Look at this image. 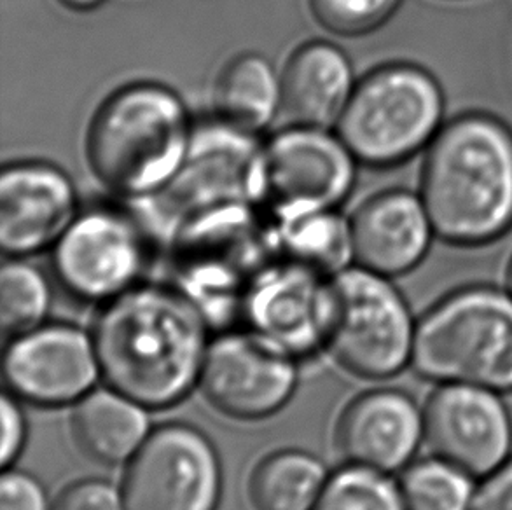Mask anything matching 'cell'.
I'll return each instance as SVG.
<instances>
[{
	"label": "cell",
	"mask_w": 512,
	"mask_h": 510,
	"mask_svg": "<svg viewBox=\"0 0 512 510\" xmlns=\"http://www.w3.org/2000/svg\"><path fill=\"white\" fill-rule=\"evenodd\" d=\"M207 320L179 290L140 282L102 303L91 339L100 378L146 409L186 399L208 350Z\"/></svg>",
	"instance_id": "obj_1"
},
{
	"label": "cell",
	"mask_w": 512,
	"mask_h": 510,
	"mask_svg": "<svg viewBox=\"0 0 512 510\" xmlns=\"http://www.w3.org/2000/svg\"><path fill=\"white\" fill-rule=\"evenodd\" d=\"M420 196L443 242L499 240L512 228V131L488 114L451 119L427 147Z\"/></svg>",
	"instance_id": "obj_2"
},
{
	"label": "cell",
	"mask_w": 512,
	"mask_h": 510,
	"mask_svg": "<svg viewBox=\"0 0 512 510\" xmlns=\"http://www.w3.org/2000/svg\"><path fill=\"white\" fill-rule=\"evenodd\" d=\"M193 131V119L177 91L151 81L126 84L93 114L84 156L109 193L128 203L147 200L179 173Z\"/></svg>",
	"instance_id": "obj_3"
},
{
	"label": "cell",
	"mask_w": 512,
	"mask_h": 510,
	"mask_svg": "<svg viewBox=\"0 0 512 510\" xmlns=\"http://www.w3.org/2000/svg\"><path fill=\"white\" fill-rule=\"evenodd\" d=\"M443 385L512 392V294L469 287L444 297L415 327L411 360Z\"/></svg>",
	"instance_id": "obj_4"
},
{
	"label": "cell",
	"mask_w": 512,
	"mask_h": 510,
	"mask_svg": "<svg viewBox=\"0 0 512 510\" xmlns=\"http://www.w3.org/2000/svg\"><path fill=\"white\" fill-rule=\"evenodd\" d=\"M263 145L256 133L219 118L194 125L193 140L179 173L160 194L133 201L151 242L163 245L194 215L233 205H261Z\"/></svg>",
	"instance_id": "obj_5"
},
{
	"label": "cell",
	"mask_w": 512,
	"mask_h": 510,
	"mask_svg": "<svg viewBox=\"0 0 512 510\" xmlns=\"http://www.w3.org/2000/svg\"><path fill=\"white\" fill-rule=\"evenodd\" d=\"M443 121L434 76L413 63H387L357 81L336 133L362 165L390 168L427 151Z\"/></svg>",
	"instance_id": "obj_6"
},
{
	"label": "cell",
	"mask_w": 512,
	"mask_h": 510,
	"mask_svg": "<svg viewBox=\"0 0 512 510\" xmlns=\"http://www.w3.org/2000/svg\"><path fill=\"white\" fill-rule=\"evenodd\" d=\"M326 348L353 376L385 380L411 360L415 325L388 276L350 264L329 278Z\"/></svg>",
	"instance_id": "obj_7"
},
{
	"label": "cell",
	"mask_w": 512,
	"mask_h": 510,
	"mask_svg": "<svg viewBox=\"0 0 512 510\" xmlns=\"http://www.w3.org/2000/svg\"><path fill=\"white\" fill-rule=\"evenodd\" d=\"M357 163L331 128L289 125L264 142L261 205L275 222L338 210L352 194Z\"/></svg>",
	"instance_id": "obj_8"
},
{
	"label": "cell",
	"mask_w": 512,
	"mask_h": 510,
	"mask_svg": "<svg viewBox=\"0 0 512 510\" xmlns=\"http://www.w3.org/2000/svg\"><path fill=\"white\" fill-rule=\"evenodd\" d=\"M151 247L137 215L123 208H88L53 247V268L70 296L105 303L142 282L153 259Z\"/></svg>",
	"instance_id": "obj_9"
},
{
	"label": "cell",
	"mask_w": 512,
	"mask_h": 510,
	"mask_svg": "<svg viewBox=\"0 0 512 510\" xmlns=\"http://www.w3.org/2000/svg\"><path fill=\"white\" fill-rule=\"evenodd\" d=\"M126 510H217L221 460L212 441L186 423L153 430L123 479Z\"/></svg>",
	"instance_id": "obj_10"
},
{
	"label": "cell",
	"mask_w": 512,
	"mask_h": 510,
	"mask_svg": "<svg viewBox=\"0 0 512 510\" xmlns=\"http://www.w3.org/2000/svg\"><path fill=\"white\" fill-rule=\"evenodd\" d=\"M201 392L235 420H263L291 400L298 385L296 359L254 332H224L208 345Z\"/></svg>",
	"instance_id": "obj_11"
},
{
	"label": "cell",
	"mask_w": 512,
	"mask_h": 510,
	"mask_svg": "<svg viewBox=\"0 0 512 510\" xmlns=\"http://www.w3.org/2000/svg\"><path fill=\"white\" fill-rule=\"evenodd\" d=\"M329 278L282 257L273 259L250 285L242 329L277 345L296 360L312 357L327 345Z\"/></svg>",
	"instance_id": "obj_12"
},
{
	"label": "cell",
	"mask_w": 512,
	"mask_h": 510,
	"mask_svg": "<svg viewBox=\"0 0 512 510\" xmlns=\"http://www.w3.org/2000/svg\"><path fill=\"white\" fill-rule=\"evenodd\" d=\"M4 381L34 406L74 404L100 378L93 339L69 324H42L16 334L4 352Z\"/></svg>",
	"instance_id": "obj_13"
},
{
	"label": "cell",
	"mask_w": 512,
	"mask_h": 510,
	"mask_svg": "<svg viewBox=\"0 0 512 510\" xmlns=\"http://www.w3.org/2000/svg\"><path fill=\"white\" fill-rule=\"evenodd\" d=\"M76 184L42 159L7 163L0 173V249L28 257L53 249L79 215Z\"/></svg>",
	"instance_id": "obj_14"
},
{
	"label": "cell",
	"mask_w": 512,
	"mask_h": 510,
	"mask_svg": "<svg viewBox=\"0 0 512 510\" xmlns=\"http://www.w3.org/2000/svg\"><path fill=\"white\" fill-rule=\"evenodd\" d=\"M423 437L439 460L471 477L488 476L506 462L511 421L497 393L444 385L423 411Z\"/></svg>",
	"instance_id": "obj_15"
},
{
	"label": "cell",
	"mask_w": 512,
	"mask_h": 510,
	"mask_svg": "<svg viewBox=\"0 0 512 510\" xmlns=\"http://www.w3.org/2000/svg\"><path fill=\"white\" fill-rule=\"evenodd\" d=\"M353 262L380 275H404L425 259L436 229L420 194L390 189L367 198L350 217Z\"/></svg>",
	"instance_id": "obj_16"
},
{
	"label": "cell",
	"mask_w": 512,
	"mask_h": 510,
	"mask_svg": "<svg viewBox=\"0 0 512 510\" xmlns=\"http://www.w3.org/2000/svg\"><path fill=\"white\" fill-rule=\"evenodd\" d=\"M423 413L406 393L373 390L352 400L336 427V442L350 465L390 474L415 456Z\"/></svg>",
	"instance_id": "obj_17"
},
{
	"label": "cell",
	"mask_w": 512,
	"mask_h": 510,
	"mask_svg": "<svg viewBox=\"0 0 512 510\" xmlns=\"http://www.w3.org/2000/svg\"><path fill=\"white\" fill-rule=\"evenodd\" d=\"M280 77L282 114L289 125L317 128H336L357 84L350 58L329 41L299 46Z\"/></svg>",
	"instance_id": "obj_18"
},
{
	"label": "cell",
	"mask_w": 512,
	"mask_h": 510,
	"mask_svg": "<svg viewBox=\"0 0 512 510\" xmlns=\"http://www.w3.org/2000/svg\"><path fill=\"white\" fill-rule=\"evenodd\" d=\"M72 434L91 460L104 465L130 462L149 437L146 407L116 390H95L77 400Z\"/></svg>",
	"instance_id": "obj_19"
},
{
	"label": "cell",
	"mask_w": 512,
	"mask_h": 510,
	"mask_svg": "<svg viewBox=\"0 0 512 510\" xmlns=\"http://www.w3.org/2000/svg\"><path fill=\"white\" fill-rule=\"evenodd\" d=\"M215 118L261 133L282 112V77L259 53L236 55L222 67L212 93Z\"/></svg>",
	"instance_id": "obj_20"
},
{
	"label": "cell",
	"mask_w": 512,
	"mask_h": 510,
	"mask_svg": "<svg viewBox=\"0 0 512 510\" xmlns=\"http://www.w3.org/2000/svg\"><path fill=\"white\" fill-rule=\"evenodd\" d=\"M275 240L278 257L320 275H336L353 262L350 219H345L338 210L275 222Z\"/></svg>",
	"instance_id": "obj_21"
},
{
	"label": "cell",
	"mask_w": 512,
	"mask_h": 510,
	"mask_svg": "<svg viewBox=\"0 0 512 510\" xmlns=\"http://www.w3.org/2000/svg\"><path fill=\"white\" fill-rule=\"evenodd\" d=\"M326 465L317 456L285 449L266 456L250 477L256 510H312L326 486Z\"/></svg>",
	"instance_id": "obj_22"
},
{
	"label": "cell",
	"mask_w": 512,
	"mask_h": 510,
	"mask_svg": "<svg viewBox=\"0 0 512 510\" xmlns=\"http://www.w3.org/2000/svg\"><path fill=\"white\" fill-rule=\"evenodd\" d=\"M51 306V287L41 269L11 257L0 269V325L6 334L39 327Z\"/></svg>",
	"instance_id": "obj_23"
},
{
	"label": "cell",
	"mask_w": 512,
	"mask_h": 510,
	"mask_svg": "<svg viewBox=\"0 0 512 510\" xmlns=\"http://www.w3.org/2000/svg\"><path fill=\"white\" fill-rule=\"evenodd\" d=\"M472 477L439 458L413 463L399 490L406 510H471Z\"/></svg>",
	"instance_id": "obj_24"
},
{
	"label": "cell",
	"mask_w": 512,
	"mask_h": 510,
	"mask_svg": "<svg viewBox=\"0 0 512 510\" xmlns=\"http://www.w3.org/2000/svg\"><path fill=\"white\" fill-rule=\"evenodd\" d=\"M312 510H406L399 486L387 474L348 465L327 479Z\"/></svg>",
	"instance_id": "obj_25"
},
{
	"label": "cell",
	"mask_w": 512,
	"mask_h": 510,
	"mask_svg": "<svg viewBox=\"0 0 512 510\" xmlns=\"http://www.w3.org/2000/svg\"><path fill=\"white\" fill-rule=\"evenodd\" d=\"M402 0H308L315 21L329 34H371L394 16Z\"/></svg>",
	"instance_id": "obj_26"
},
{
	"label": "cell",
	"mask_w": 512,
	"mask_h": 510,
	"mask_svg": "<svg viewBox=\"0 0 512 510\" xmlns=\"http://www.w3.org/2000/svg\"><path fill=\"white\" fill-rule=\"evenodd\" d=\"M55 510H126L123 491L102 479H84L62 491Z\"/></svg>",
	"instance_id": "obj_27"
},
{
	"label": "cell",
	"mask_w": 512,
	"mask_h": 510,
	"mask_svg": "<svg viewBox=\"0 0 512 510\" xmlns=\"http://www.w3.org/2000/svg\"><path fill=\"white\" fill-rule=\"evenodd\" d=\"M0 510H49L48 495L35 477L11 470L0 483Z\"/></svg>",
	"instance_id": "obj_28"
},
{
	"label": "cell",
	"mask_w": 512,
	"mask_h": 510,
	"mask_svg": "<svg viewBox=\"0 0 512 510\" xmlns=\"http://www.w3.org/2000/svg\"><path fill=\"white\" fill-rule=\"evenodd\" d=\"M471 510H512V460L486 476L474 493Z\"/></svg>",
	"instance_id": "obj_29"
},
{
	"label": "cell",
	"mask_w": 512,
	"mask_h": 510,
	"mask_svg": "<svg viewBox=\"0 0 512 510\" xmlns=\"http://www.w3.org/2000/svg\"><path fill=\"white\" fill-rule=\"evenodd\" d=\"M2 463L9 465L16 456L20 455L21 448L27 437V423L20 407L9 395L2 397Z\"/></svg>",
	"instance_id": "obj_30"
},
{
	"label": "cell",
	"mask_w": 512,
	"mask_h": 510,
	"mask_svg": "<svg viewBox=\"0 0 512 510\" xmlns=\"http://www.w3.org/2000/svg\"><path fill=\"white\" fill-rule=\"evenodd\" d=\"M62 6L67 7L70 11H77V13H86V11H93L97 7L102 6L105 0H58Z\"/></svg>",
	"instance_id": "obj_31"
},
{
	"label": "cell",
	"mask_w": 512,
	"mask_h": 510,
	"mask_svg": "<svg viewBox=\"0 0 512 510\" xmlns=\"http://www.w3.org/2000/svg\"><path fill=\"white\" fill-rule=\"evenodd\" d=\"M509 292L512 294V262L511 268H509Z\"/></svg>",
	"instance_id": "obj_32"
}]
</instances>
